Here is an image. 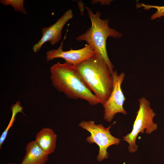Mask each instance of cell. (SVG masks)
<instances>
[{
  "label": "cell",
  "instance_id": "6da1fadb",
  "mask_svg": "<svg viewBox=\"0 0 164 164\" xmlns=\"http://www.w3.org/2000/svg\"><path fill=\"white\" fill-rule=\"evenodd\" d=\"M82 81L104 104L113 90V80L106 62L100 55L96 54L75 66Z\"/></svg>",
  "mask_w": 164,
  "mask_h": 164
},
{
  "label": "cell",
  "instance_id": "7a4b0ae2",
  "mask_svg": "<svg viewBox=\"0 0 164 164\" xmlns=\"http://www.w3.org/2000/svg\"><path fill=\"white\" fill-rule=\"evenodd\" d=\"M50 71L53 86L68 98L84 100L92 105L101 104L100 100L80 78L72 64L58 62L50 68Z\"/></svg>",
  "mask_w": 164,
  "mask_h": 164
},
{
  "label": "cell",
  "instance_id": "3957f363",
  "mask_svg": "<svg viewBox=\"0 0 164 164\" xmlns=\"http://www.w3.org/2000/svg\"><path fill=\"white\" fill-rule=\"evenodd\" d=\"M91 20V26L86 32L78 36L77 41H84L94 49L97 54L101 56L107 64L112 74L114 67L110 60L108 55L106 42L109 36L119 38L122 37L121 33L108 26L109 19H100L101 13L96 11L94 14L89 8L84 6Z\"/></svg>",
  "mask_w": 164,
  "mask_h": 164
},
{
  "label": "cell",
  "instance_id": "277c9868",
  "mask_svg": "<svg viewBox=\"0 0 164 164\" xmlns=\"http://www.w3.org/2000/svg\"><path fill=\"white\" fill-rule=\"evenodd\" d=\"M139 108L134 121L131 132L123 137V140L128 144V150L130 153H134L137 150L138 146L136 144L137 137L139 133L145 132L151 134L157 129L158 125L153 121L156 114L150 106V103L145 97L138 100Z\"/></svg>",
  "mask_w": 164,
  "mask_h": 164
},
{
  "label": "cell",
  "instance_id": "5b68a950",
  "mask_svg": "<svg viewBox=\"0 0 164 164\" xmlns=\"http://www.w3.org/2000/svg\"><path fill=\"white\" fill-rule=\"evenodd\" d=\"M79 126L91 134L87 137L86 142L91 144L95 143L99 146V153L97 158L98 161L108 157L109 154L107 150L109 147L112 145H118L120 143L121 140L119 138L111 134L110 129L111 125L105 128L102 124H95L94 121H83Z\"/></svg>",
  "mask_w": 164,
  "mask_h": 164
},
{
  "label": "cell",
  "instance_id": "8992f818",
  "mask_svg": "<svg viewBox=\"0 0 164 164\" xmlns=\"http://www.w3.org/2000/svg\"><path fill=\"white\" fill-rule=\"evenodd\" d=\"M112 75L113 80V90L108 99L102 104L104 109L103 118L108 122L112 121L117 113H121L124 115L127 114L123 107L126 99L121 87L125 73L122 72L118 74L115 70Z\"/></svg>",
  "mask_w": 164,
  "mask_h": 164
},
{
  "label": "cell",
  "instance_id": "52a82bcc",
  "mask_svg": "<svg viewBox=\"0 0 164 164\" xmlns=\"http://www.w3.org/2000/svg\"><path fill=\"white\" fill-rule=\"evenodd\" d=\"M63 40L57 49L48 51L46 53L47 61L56 58H62L66 62L75 66L96 54L95 51L90 45L87 44L82 48L77 50L63 51Z\"/></svg>",
  "mask_w": 164,
  "mask_h": 164
},
{
  "label": "cell",
  "instance_id": "ba28073f",
  "mask_svg": "<svg viewBox=\"0 0 164 164\" xmlns=\"http://www.w3.org/2000/svg\"><path fill=\"white\" fill-rule=\"evenodd\" d=\"M72 11L71 9L67 10L62 16L59 18L53 25L42 29V36L40 40L33 46L34 53L38 52L44 43L48 41L52 45L58 43L62 38V31L66 23L73 17Z\"/></svg>",
  "mask_w": 164,
  "mask_h": 164
},
{
  "label": "cell",
  "instance_id": "9c48e42d",
  "mask_svg": "<svg viewBox=\"0 0 164 164\" xmlns=\"http://www.w3.org/2000/svg\"><path fill=\"white\" fill-rule=\"evenodd\" d=\"M57 136L53 130L49 128H42L36 135L35 141L47 155L53 153L56 146Z\"/></svg>",
  "mask_w": 164,
  "mask_h": 164
},
{
  "label": "cell",
  "instance_id": "30bf717a",
  "mask_svg": "<svg viewBox=\"0 0 164 164\" xmlns=\"http://www.w3.org/2000/svg\"><path fill=\"white\" fill-rule=\"evenodd\" d=\"M25 155L20 164H45L48 160L46 154L36 144L32 141L27 144Z\"/></svg>",
  "mask_w": 164,
  "mask_h": 164
},
{
  "label": "cell",
  "instance_id": "8fae6325",
  "mask_svg": "<svg viewBox=\"0 0 164 164\" xmlns=\"http://www.w3.org/2000/svg\"><path fill=\"white\" fill-rule=\"evenodd\" d=\"M23 108L20 105V102L17 101L15 104L12 106L11 110L12 112V116L10 120L7 127L3 131L0 137V149L2 148V145L5 141L9 130L12 126L15 120V117L16 114L19 112L23 113L22 110Z\"/></svg>",
  "mask_w": 164,
  "mask_h": 164
},
{
  "label": "cell",
  "instance_id": "7c38bea8",
  "mask_svg": "<svg viewBox=\"0 0 164 164\" xmlns=\"http://www.w3.org/2000/svg\"><path fill=\"white\" fill-rule=\"evenodd\" d=\"M24 2L23 0H0V2L6 6L11 5L15 11L20 12L23 14H27L24 5Z\"/></svg>",
  "mask_w": 164,
  "mask_h": 164
},
{
  "label": "cell",
  "instance_id": "4fadbf2b",
  "mask_svg": "<svg viewBox=\"0 0 164 164\" xmlns=\"http://www.w3.org/2000/svg\"><path fill=\"white\" fill-rule=\"evenodd\" d=\"M137 8L143 7L145 10H149L152 8H155L157 9L156 12L151 17V19L154 20L157 18H160L162 14L164 12V6H159L146 5L144 3H137L136 5Z\"/></svg>",
  "mask_w": 164,
  "mask_h": 164
},
{
  "label": "cell",
  "instance_id": "5bb4252c",
  "mask_svg": "<svg viewBox=\"0 0 164 164\" xmlns=\"http://www.w3.org/2000/svg\"><path fill=\"white\" fill-rule=\"evenodd\" d=\"M111 2V0H92V4H96L98 2H100L101 5H109Z\"/></svg>",
  "mask_w": 164,
  "mask_h": 164
},
{
  "label": "cell",
  "instance_id": "9a60e30c",
  "mask_svg": "<svg viewBox=\"0 0 164 164\" xmlns=\"http://www.w3.org/2000/svg\"><path fill=\"white\" fill-rule=\"evenodd\" d=\"M162 16H164V12L161 15V17Z\"/></svg>",
  "mask_w": 164,
  "mask_h": 164
},
{
  "label": "cell",
  "instance_id": "2e32d148",
  "mask_svg": "<svg viewBox=\"0 0 164 164\" xmlns=\"http://www.w3.org/2000/svg\"><path fill=\"white\" fill-rule=\"evenodd\" d=\"M8 164H15L14 163H9Z\"/></svg>",
  "mask_w": 164,
  "mask_h": 164
}]
</instances>
